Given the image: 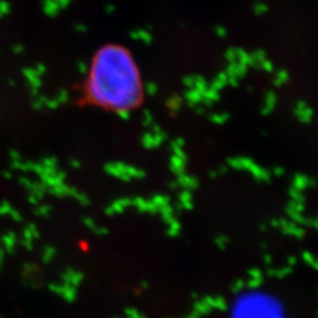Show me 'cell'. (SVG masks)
Instances as JSON below:
<instances>
[{
	"label": "cell",
	"instance_id": "1",
	"mask_svg": "<svg viewBox=\"0 0 318 318\" xmlns=\"http://www.w3.org/2000/svg\"><path fill=\"white\" fill-rule=\"evenodd\" d=\"M83 104L129 114L142 105L144 84L136 59L117 44L103 46L92 57L82 90Z\"/></svg>",
	"mask_w": 318,
	"mask_h": 318
},
{
	"label": "cell",
	"instance_id": "2",
	"mask_svg": "<svg viewBox=\"0 0 318 318\" xmlns=\"http://www.w3.org/2000/svg\"><path fill=\"white\" fill-rule=\"evenodd\" d=\"M234 318H281L277 309L264 297H249L240 302Z\"/></svg>",
	"mask_w": 318,
	"mask_h": 318
}]
</instances>
